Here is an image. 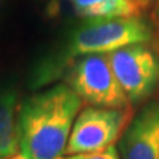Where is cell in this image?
<instances>
[{
  "mask_svg": "<svg viewBox=\"0 0 159 159\" xmlns=\"http://www.w3.org/2000/svg\"><path fill=\"white\" fill-rule=\"evenodd\" d=\"M82 101L65 84L28 97L17 111L20 152L27 159H58L64 155Z\"/></svg>",
  "mask_w": 159,
  "mask_h": 159,
  "instance_id": "1",
  "label": "cell"
},
{
  "mask_svg": "<svg viewBox=\"0 0 159 159\" xmlns=\"http://www.w3.org/2000/svg\"><path fill=\"white\" fill-rule=\"evenodd\" d=\"M154 36L146 20L134 17L86 19L74 29L61 49L47 57L33 70L31 84L37 88L54 80L77 58L90 54H109L135 44H147Z\"/></svg>",
  "mask_w": 159,
  "mask_h": 159,
  "instance_id": "2",
  "label": "cell"
},
{
  "mask_svg": "<svg viewBox=\"0 0 159 159\" xmlns=\"http://www.w3.org/2000/svg\"><path fill=\"white\" fill-rule=\"evenodd\" d=\"M66 85L81 101L92 106L127 109L131 105L114 76L107 54H90L77 58L66 74Z\"/></svg>",
  "mask_w": 159,
  "mask_h": 159,
  "instance_id": "3",
  "label": "cell"
},
{
  "mask_svg": "<svg viewBox=\"0 0 159 159\" xmlns=\"http://www.w3.org/2000/svg\"><path fill=\"white\" fill-rule=\"evenodd\" d=\"M131 121V107L89 106L74 119L64 155L99 151L114 146Z\"/></svg>",
  "mask_w": 159,
  "mask_h": 159,
  "instance_id": "4",
  "label": "cell"
},
{
  "mask_svg": "<svg viewBox=\"0 0 159 159\" xmlns=\"http://www.w3.org/2000/svg\"><path fill=\"white\" fill-rule=\"evenodd\" d=\"M109 64L130 103L141 102L159 85V56L146 44L125 47L107 54Z\"/></svg>",
  "mask_w": 159,
  "mask_h": 159,
  "instance_id": "5",
  "label": "cell"
},
{
  "mask_svg": "<svg viewBox=\"0 0 159 159\" xmlns=\"http://www.w3.org/2000/svg\"><path fill=\"white\" fill-rule=\"evenodd\" d=\"M121 159H159V99L134 117L119 138Z\"/></svg>",
  "mask_w": 159,
  "mask_h": 159,
  "instance_id": "6",
  "label": "cell"
},
{
  "mask_svg": "<svg viewBox=\"0 0 159 159\" xmlns=\"http://www.w3.org/2000/svg\"><path fill=\"white\" fill-rule=\"evenodd\" d=\"M17 147V92L7 85L0 88V159L13 157Z\"/></svg>",
  "mask_w": 159,
  "mask_h": 159,
  "instance_id": "7",
  "label": "cell"
},
{
  "mask_svg": "<svg viewBox=\"0 0 159 159\" xmlns=\"http://www.w3.org/2000/svg\"><path fill=\"white\" fill-rule=\"evenodd\" d=\"M74 12L85 19H110L139 16L130 0H69Z\"/></svg>",
  "mask_w": 159,
  "mask_h": 159,
  "instance_id": "8",
  "label": "cell"
},
{
  "mask_svg": "<svg viewBox=\"0 0 159 159\" xmlns=\"http://www.w3.org/2000/svg\"><path fill=\"white\" fill-rule=\"evenodd\" d=\"M58 159H121L118 150L114 146L93 152L74 154V155H61Z\"/></svg>",
  "mask_w": 159,
  "mask_h": 159,
  "instance_id": "9",
  "label": "cell"
},
{
  "mask_svg": "<svg viewBox=\"0 0 159 159\" xmlns=\"http://www.w3.org/2000/svg\"><path fill=\"white\" fill-rule=\"evenodd\" d=\"M130 2L138 8L139 12H142V11H145V9H147L148 7H151L157 0H130Z\"/></svg>",
  "mask_w": 159,
  "mask_h": 159,
  "instance_id": "10",
  "label": "cell"
},
{
  "mask_svg": "<svg viewBox=\"0 0 159 159\" xmlns=\"http://www.w3.org/2000/svg\"><path fill=\"white\" fill-rule=\"evenodd\" d=\"M9 159H27V158L24 157L21 152H20V154H15V155H13V157H11Z\"/></svg>",
  "mask_w": 159,
  "mask_h": 159,
  "instance_id": "11",
  "label": "cell"
},
{
  "mask_svg": "<svg viewBox=\"0 0 159 159\" xmlns=\"http://www.w3.org/2000/svg\"><path fill=\"white\" fill-rule=\"evenodd\" d=\"M4 6H6V0H0V13L4 9Z\"/></svg>",
  "mask_w": 159,
  "mask_h": 159,
  "instance_id": "12",
  "label": "cell"
},
{
  "mask_svg": "<svg viewBox=\"0 0 159 159\" xmlns=\"http://www.w3.org/2000/svg\"><path fill=\"white\" fill-rule=\"evenodd\" d=\"M158 19H159V4H158Z\"/></svg>",
  "mask_w": 159,
  "mask_h": 159,
  "instance_id": "13",
  "label": "cell"
}]
</instances>
